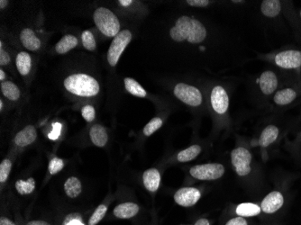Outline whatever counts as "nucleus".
<instances>
[{
	"label": "nucleus",
	"mask_w": 301,
	"mask_h": 225,
	"mask_svg": "<svg viewBox=\"0 0 301 225\" xmlns=\"http://www.w3.org/2000/svg\"><path fill=\"white\" fill-rule=\"evenodd\" d=\"M37 138V129L33 125H27L19 132L15 137V143L19 147H26L32 144Z\"/></svg>",
	"instance_id": "13"
},
{
	"label": "nucleus",
	"mask_w": 301,
	"mask_h": 225,
	"mask_svg": "<svg viewBox=\"0 0 301 225\" xmlns=\"http://www.w3.org/2000/svg\"><path fill=\"white\" fill-rule=\"evenodd\" d=\"M175 97L190 106H199L202 103V94L197 87L185 83H179L175 86Z\"/></svg>",
	"instance_id": "6"
},
{
	"label": "nucleus",
	"mask_w": 301,
	"mask_h": 225,
	"mask_svg": "<svg viewBox=\"0 0 301 225\" xmlns=\"http://www.w3.org/2000/svg\"><path fill=\"white\" fill-rule=\"evenodd\" d=\"M261 13L267 17H275L281 10V4L278 0H264L261 6Z\"/></svg>",
	"instance_id": "22"
},
{
	"label": "nucleus",
	"mask_w": 301,
	"mask_h": 225,
	"mask_svg": "<svg viewBox=\"0 0 301 225\" xmlns=\"http://www.w3.org/2000/svg\"><path fill=\"white\" fill-rule=\"evenodd\" d=\"M78 45V39L73 34H66L55 45V51L59 54H65Z\"/></svg>",
	"instance_id": "19"
},
{
	"label": "nucleus",
	"mask_w": 301,
	"mask_h": 225,
	"mask_svg": "<svg viewBox=\"0 0 301 225\" xmlns=\"http://www.w3.org/2000/svg\"><path fill=\"white\" fill-rule=\"evenodd\" d=\"M63 85L70 94L81 98H91L99 93L100 86L94 77L85 73H75L67 77Z\"/></svg>",
	"instance_id": "2"
},
{
	"label": "nucleus",
	"mask_w": 301,
	"mask_h": 225,
	"mask_svg": "<svg viewBox=\"0 0 301 225\" xmlns=\"http://www.w3.org/2000/svg\"><path fill=\"white\" fill-rule=\"evenodd\" d=\"M81 41L83 47L87 51H93L97 48V43L95 39L94 34L91 33V31H84L81 34Z\"/></svg>",
	"instance_id": "29"
},
{
	"label": "nucleus",
	"mask_w": 301,
	"mask_h": 225,
	"mask_svg": "<svg viewBox=\"0 0 301 225\" xmlns=\"http://www.w3.org/2000/svg\"><path fill=\"white\" fill-rule=\"evenodd\" d=\"M5 79H6V73H5L4 70L1 69H0V81L1 82H3L4 81Z\"/></svg>",
	"instance_id": "44"
},
{
	"label": "nucleus",
	"mask_w": 301,
	"mask_h": 225,
	"mask_svg": "<svg viewBox=\"0 0 301 225\" xmlns=\"http://www.w3.org/2000/svg\"><path fill=\"white\" fill-rule=\"evenodd\" d=\"M26 225H51L44 221H29Z\"/></svg>",
	"instance_id": "41"
},
{
	"label": "nucleus",
	"mask_w": 301,
	"mask_h": 225,
	"mask_svg": "<svg viewBox=\"0 0 301 225\" xmlns=\"http://www.w3.org/2000/svg\"><path fill=\"white\" fill-rule=\"evenodd\" d=\"M93 19L97 28L105 36L115 38L120 33L119 20L109 8H97Z\"/></svg>",
	"instance_id": "3"
},
{
	"label": "nucleus",
	"mask_w": 301,
	"mask_h": 225,
	"mask_svg": "<svg viewBox=\"0 0 301 225\" xmlns=\"http://www.w3.org/2000/svg\"><path fill=\"white\" fill-rule=\"evenodd\" d=\"M20 41L23 46L27 50L32 51H37L39 50L42 45L41 40L37 36L33 30L30 28H25L20 33Z\"/></svg>",
	"instance_id": "14"
},
{
	"label": "nucleus",
	"mask_w": 301,
	"mask_h": 225,
	"mask_svg": "<svg viewBox=\"0 0 301 225\" xmlns=\"http://www.w3.org/2000/svg\"><path fill=\"white\" fill-rule=\"evenodd\" d=\"M108 211V207L105 204H101L95 210L94 214L91 215L88 220V225H97L104 218Z\"/></svg>",
	"instance_id": "31"
},
{
	"label": "nucleus",
	"mask_w": 301,
	"mask_h": 225,
	"mask_svg": "<svg viewBox=\"0 0 301 225\" xmlns=\"http://www.w3.org/2000/svg\"><path fill=\"white\" fill-rule=\"evenodd\" d=\"M90 137H91L92 143L95 146L100 147V148L104 147L109 140V136H108L105 128L100 124H95L91 128Z\"/></svg>",
	"instance_id": "17"
},
{
	"label": "nucleus",
	"mask_w": 301,
	"mask_h": 225,
	"mask_svg": "<svg viewBox=\"0 0 301 225\" xmlns=\"http://www.w3.org/2000/svg\"><path fill=\"white\" fill-rule=\"evenodd\" d=\"M261 90L264 95H272L278 87V79L275 73L271 70H267L261 74L259 80Z\"/></svg>",
	"instance_id": "12"
},
{
	"label": "nucleus",
	"mask_w": 301,
	"mask_h": 225,
	"mask_svg": "<svg viewBox=\"0 0 301 225\" xmlns=\"http://www.w3.org/2000/svg\"><path fill=\"white\" fill-rule=\"evenodd\" d=\"M233 2H234V3H240V2H241V3H242V2H243V1H233Z\"/></svg>",
	"instance_id": "46"
},
{
	"label": "nucleus",
	"mask_w": 301,
	"mask_h": 225,
	"mask_svg": "<svg viewBox=\"0 0 301 225\" xmlns=\"http://www.w3.org/2000/svg\"><path fill=\"white\" fill-rule=\"evenodd\" d=\"M225 225H248L245 219L243 217L233 218L230 221H227Z\"/></svg>",
	"instance_id": "38"
},
{
	"label": "nucleus",
	"mask_w": 301,
	"mask_h": 225,
	"mask_svg": "<svg viewBox=\"0 0 301 225\" xmlns=\"http://www.w3.org/2000/svg\"><path fill=\"white\" fill-rule=\"evenodd\" d=\"M275 63L279 68L297 69L301 67V51L289 50L279 52L275 56Z\"/></svg>",
	"instance_id": "8"
},
{
	"label": "nucleus",
	"mask_w": 301,
	"mask_h": 225,
	"mask_svg": "<svg viewBox=\"0 0 301 225\" xmlns=\"http://www.w3.org/2000/svg\"><path fill=\"white\" fill-rule=\"evenodd\" d=\"M278 135H279V129L274 125H269L261 133L258 144L261 146L262 148H266L269 145H271L272 142H275L276 139L278 138Z\"/></svg>",
	"instance_id": "20"
},
{
	"label": "nucleus",
	"mask_w": 301,
	"mask_h": 225,
	"mask_svg": "<svg viewBox=\"0 0 301 225\" xmlns=\"http://www.w3.org/2000/svg\"><path fill=\"white\" fill-rule=\"evenodd\" d=\"M8 5V1H5V0H1L0 1V9H4Z\"/></svg>",
	"instance_id": "43"
},
{
	"label": "nucleus",
	"mask_w": 301,
	"mask_h": 225,
	"mask_svg": "<svg viewBox=\"0 0 301 225\" xmlns=\"http://www.w3.org/2000/svg\"><path fill=\"white\" fill-rule=\"evenodd\" d=\"M15 189L22 196L29 195L36 189V180L33 178H29L27 180H17L15 183Z\"/></svg>",
	"instance_id": "28"
},
{
	"label": "nucleus",
	"mask_w": 301,
	"mask_h": 225,
	"mask_svg": "<svg viewBox=\"0 0 301 225\" xmlns=\"http://www.w3.org/2000/svg\"><path fill=\"white\" fill-rule=\"evenodd\" d=\"M284 203V198L281 193L273 191L264 197L261 204V209L266 214H273L279 208H281Z\"/></svg>",
	"instance_id": "11"
},
{
	"label": "nucleus",
	"mask_w": 301,
	"mask_h": 225,
	"mask_svg": "<svg viewBox=\"0 0 301 225\" xmlns=\"http://www.w3.org/2000/svg\"><path fill=\"white\" fill-rule=\"evenodd\" d=\"M163 124H164V121L162 120V118L154 117L153 119L149 122L148 124L145 125V129H144V135L145 136H151L157 130H159L162 127Z\"/></svg>",
	"instance_id": "30"
},
{
	"label": "nucleus",
	"mask_w": 301,
	"mask_h": 225,
	"mask_svg": "<svg viewBox=\"0 0 301 225\" xmlns=\"http://www.w3.org/2000/svg\"><path fill=\"white\" fill-rule=\"evenodd\" d=\"M0 65H8L10 63V56L7 51L3 50V43H0Z\"/></svg>",
	"instance_id": "36"
},
{
	"label": "nucleus",
	"mask_w": 301,
	"mask_h": 225,
	"mask_svg": "<svg viewBox=\"0 0 301 225\" xmlns=\"http://www.w3.org/2000/svg\"><path fill=\"white\" fill-rule=\"evenodd\" d=\"M0 225H15L13 221H10L8 218L1 217L0 219Z\"/></svg>",
	"instance_id": "39"
},
{
	"label": "nucleus",
	"mask_w": 301,
	"mask_h": 225,
	"mask_svg": "<svg viewBox=\"0 0 301 225\" xmlns=\"http://www.w3.org/2000/svg\"><path fill=\"white\" fill-rule=\"evenodd\" d=\"M11 168V160L6 159L1 162V165H0V182L1 183H4L8 180Z\"/></svg>",
	"instance_id": "32"
},
{
	"label": "nucleus",
	"mask_w": 301,
	"mask_h": 225,
	"mask_svg": "<svg viewBox=\"0 0 301 225\" xmlns=\"http://www.w3.org/2000/svg\"><path fill=\"white\" fill-rule=\"evenodd\" d=\"M143 181L145 189L150 192H156L161 183L160 172L156 168H150L143 175Z\"/></svg>",
	"instance_id": "15"
},
{
	"label": "nucleus",
	"mask_w": 301,
	"mask_h": 225,
	"mask_svg": "<svg viewBox=\"0 0 301 225\" xmlns=\"http://www.w3.org/2000/svg\"><path fill=\"white\" fill-rule=\"evenodd\" d=\"M231 160L238 176L244 177L250 173L252 154L248 149L243 147L234 149L231 153Z\"/></svg>",
	"instance_id": "7"
},
{
	"label": "nucleus",
	"mask_w": 301,
	"mask_h": 225,
	"mask_svg": "<svg viewBox=\"0 0 301 225\" xmlns=\"http://www.w3.org/2000/svg\"><path fill=\"white\" fill-rule=\"evenodd\" d=\"M81 115L85 120L88 123H91L94 121L95 117H96V111L92 105H87L81 109Z\"/></svg>",
	"instance_id": "35"
},
{
	"label": "nucleus",
	"mask_w": 301,
	"mask_h": 225,
	"mask_svg": "<svg viewBox=\"0 0 301 225\" xmlns=\"http://www.w3.org/2000/svg\"><path fill=\"white\" fill-rule=\"evenodd\" d=\"M63 167H64L63 160L60 159L58 157H55V158H54V159L50 161L49 166H48V170H49L50 174L55 175L62 171Z\"/></svg>",
	"instance_id": "33"
},
{
	"label": "nucleus",
	"mask_w": 301,
	"mask_h": 225,
	"mask_svg": "<svg viewBox=\"0 0 301 225\" xmlns=\"http://www.w3.org/2000/svg\"><path fill=\"white\" fill-rule=\"evenodd\" d=\"M64 191L70 198H76L82 191L81 182L76 177H70L64 183Z\"/></svg>",
	"instance_id": "21"
},
{
	"label": "nucleus",
	"mask_w": 301,
	"mask_h": 225,
	"mask_svg": "<svg viewBox=\"0 0 301 225\" xmlns=\"http://www.w3.org/2000/svg\"><path fill=\"white\" fill-rule=\"evenodd\" d=\"M189 173L193 178L200 180H216L222 178L225 167L218 163L202 164L191 167Z\"/></svg>",
	"instance_id": "5"
},
{
	"label": "nucleus",
	"mask_w": 301,
	"mask_h": 225,
	"mask_svg": "<svg viewBox=\"0 0 301 225\" xmlns=\"http://www.w3.org/2000/svg\"><path fill=\"white\" fill-rule=\"evenodd\" d=\"M125 87L128 93H130L133 96L138 97V98H145L146 97V91L145 88L141 87L140 84L138 83L136 80L132 79V78H126L123 80Z\"/></svg>",
	"instance_id": "26"
},
{
	"label": "nucleus",
	"mask_w": 301,
	"mask_h": 225,
	"mask_svg": "<svg viewBox=\"0 0 301 225\" xmlns=\"http://www.w3.org/2000/svg\"><path fill=\"white\" fill-rule=\"evenodd\" d=\"M62 225H84L81 215L78 213L69 214L64 218Z\"/></svg>",
	"instance_id": "34"
},
{
	"label": "nucleus",
	"mask_w": 301,
	"mask_h": 225,
	"mask_svg": "<svg viewBox=\"0 0 301 225\" xmlns=\"http://www.w3.org/2000/svg\"><path fill=\"white\" fill-rule=\"evenodd\" d=\"M195 225H209V221H207V219L202 218V219H200L199 221H197Z\"/></svg>",
	"instance_id": "42"
},
{
	"label": "nucleus",
	"mask_w": 301,
	"mask_h": 225,
	"mask_svg": "<svg viewBox=\"0 0 301 225\" xmlns=\"http://www.w3.org/2000/svg\"><path fill=\"white\" fill-rule=\"evenodd\" d=\"M187 3L189 6L192 7H197V8H205L209 4L208 0H188Z\"/></svg>",
	"instance_id": "37"
},
{
	"label": "nucleus",
	"mask_w": 301,
	"mask_h": 225,
	"mask_svg": "<svg viewBox=\"0 0 301 225\" xmlns=\"http://www.w3.org/2000/svg\"><path fill=\"white\" fill-rule=\"evenodd\" d=\"M210 99L211 105L215 112L218 113L219 115H224L227 111L229 98L224 87H222L221 86L215 87L211 92Z\"/></svg>",
	"instance_id": "9"
},
{
	"label": "nucleus",
	"mask_w": 301,
	"mask_h": 225,
	"mask_svg": "<svg viewBox=\"0 0 301 225\" xmlns=\"http://www.w3.org/2000/svg\"><path fill=\"white\" fill-rule=\"evenodd\" d=\"M0 111H3V101L0 100Z\"/></svg>",
	"instance_id": "45"
},
{
	"label": "nucleus",
	"mask_w": 301,
	"mask_h": 225,
	"mask_svg": "<svg viewBox=\"0 0 301 225\" xmlns=\"http://www.w3.org/2000/svg\"><path fill=\"white\" fill-rule=\"evenodd\" d=\"M300 16H301V10H300Z\"/></svg>",
	"instance_id": "47"
},
{
	"label": "nucleus",
	"mask_w": 301,
	"mask_h": 225,
	"mask_svg": "<svg viewBox=\"0 0 301 225\" xmlns=\"http://www.w3.org/2000/svg\"><path fill=\"white\" fill-rule=\"evenodd\" d=\"M170 35L172 40L179 43L188 41L190 44H200L207 37V30L199 20L183 15L176 21Z\"/></svg>",
	"instance_id": "1"
},
{
	"label": "nucleus",
	"mask_w": 301,
	"mask_h": 225,
	"mask_svg": "<svg viewBox=\"0 0 301 225\" xmlns=\"http://www.w3.org/2000/svg\"><path fill=\"white\" fill-rule=\"evenodd\" d=\"M1 92L5 98L11 101H16L20 98L21 91L19 87L11 81H3L1 82Z\"/></svg>",
	"instance_id": "23"
},
{
	"label": "nucleus",
	"mask_w": 301,
	"mask_h": 225,
	"mask_svg": "<svg viewBox=\"0 0 301 225\" xmlns=\"http://www.w3.org/2000/svg\"><path fill=\"white\" fill-rule=\"evenodd\" d=\"M261 207H258L257 204L253 203H240L238 207H236V214L239 215L240 217H251V216H256L261 213Z\"/></svg>",
	"instance_id": "25"
},
{
	"label": "nucleus",
	"mask_w": 301,
	"mask_h": 225,
	"mask_svg": "<svg viewBox=\"0 0 301 225\" xmlns=\"http://www.w3.org/2000/svg\"><path fill=\"white\" fill-rule=\"evenodd\" d=\"M201 153V147L200 145H192L188 149H183L179 153L177 159L180 162H189L199 156Z\"/></svg>",
	"instance_id": "27"
},
{
	"label": "nucleus",
	"mask_w": 301,
	"mask_h": 225,
	"mask_svg": "<svg viewBox=\"0 0 301 225\" xmlns=\"http://www.w3.org/2000/svg\"><path fill=\"white\" fill-rule=\"evenodd\" d=\"M118 3L122 7H129L133 3V1L132 0H120L118 1Z\"/></svg>",
	"instance_id": "40"
},
{
	"label": "nucleus",
	"mask_w": 301,
	"mask_h": 225,
	"mask_svg": "<svg viewBox=\"0 0 301 225\" xmlns=\"http://www.w3.org/2000/svg\"><path fill=\"white\" fill-rule=\"evenodd\" d=\"M139 212V207L136 203H120L114 209V215L118 219H130L134 217Z\"/></svg>",
	"instance_id": "16"
},
{
	"label": "nucleus",
	"mask_w": 301,
	"mask_h": 225,
	"mask_svg": "<svg viewBox=\"0 0 301 225\" xmlns=\"http://www.w3.org/2000/svg\"><path fill=\"white\" fill-rule=\"evenodd\" d=\"M132 40V33L129 30L121 31L114 39L110 44L107 59L109 65L111 67H116L119 62L121 55L123 54L126 48L130 44Z\"/></svg>",
	"instance_id": "4"
},
{
	"label": "nucleus",
	"mask_w": 301,
	"mask_h": 225,
	"mask_svg": "<svg viewBox=\"0 0 301 225\" xmlns=\"http://www.w3.org/2000/svg\"><path fill=\"white\" fill-rule=\"evenodd\" d=\"M15 65L20 75L22 76L28 75L32 69V58L29 53L26 51L19 52L15 59Z\"/></svg>",
	"instance_id": "18"
},
{
	"label": "nucleus",
	"mask_w": 301,
	"mask_h": 225,
	"mask_svg": "<svg viewBox=\"0 0 301 225\" xmlns=\"http://www.w3.org/2000/svg\"><path fill=\"white\" fill-rule=\"evenodd\" d=\"M297 98L296 91L292 88H284L278 91L274 96V102L277 105H286L293 102Z\"/></svg>",
	"instance_id": "24"
},
{
	"label": "nucleus",
	"mask_w": 301,
	"mask_h": 225,
	"mask_svg": "<svg viewBox=\"0 0 301 225\" xmlns=\"http://www.w3.org/2000/svg\"><path fill=\"white\" fill-rule=\"evenodd\" d=\"M201 194L200 190L194 188H183L178 190L174 195L176 203L184 207H193L198 203Z\"/></svg>",
	"instance_id": "10"
}]
</instances>
